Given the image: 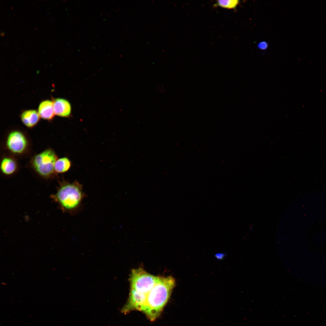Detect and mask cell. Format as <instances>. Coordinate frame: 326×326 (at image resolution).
<instances>
[{"instance_id":"obj_1","label":"cell","mask_w":326,"mask_h":326,"mask_svg":"<svg viewBox=\"0 0 326 326\" xmlns=\"http://www.w3.org/2000/svg\"><path fill=\"white\" fill-rule=\"evenodd\" d=\"M175 285V280L172 276H158L154 286L147 294L141 310L151 321L159 316Z\"/></svg>"},{"instance_id":"obj_4","label":"cell","mask_w":326,"mask_h":326,"mask_svg":"<svg viewBox=\"0 0 326 326\" xmlns=\"http://www.w3.org/2000/svg\"><path fill=\"white\" fill-rule=\"evenodd\" d=\"M158 277L140 268L133 269L130 278V290L147 294L155 284Z\"/></svg>"},{"instance_id":"obj_8","label":"cell","mask_w":326,"mask_h":326,"mask_svg":"<svg viewBox=\"0 0 326 326\" xmlns=\"http://www.w3.org/2000/svg\"><path fill=\"white\" fill-rule=\"evenodd\" d=\"M38 112L42 118L48 120H52L55 115L53 101L46 100L42 101L39 106Z\"/></svg>"},{"instance_id":"obj_10","label":"cell","mask_w":326,"mask_h":326,"mask_svg":"<svg viewBox=\"0 0 326 326\" xmlns=\"http://www.w3.org/2000/svg\"><path fill=\"white\" fill-rule=\"evenodd\" d=\"M17 168L16 161L11 157H5L1 161V170L5 175H9L13 174L16 171Z\"/></svg>"},{"instance_id":"obj_5","label":"cell","mask_w":326,"mask_h":326,"mask_svg":"<svg viewBox=\"0 0 326 326\" xmlns=\"http://www.w3.org/2000/svg\"><path fill=\"white\" fill-rule=\"evenodd\" d=\"M28 145L26 136L20 131H13L8 136L6 145L8 149L13 153L20 154L23 153L27 149Z\"/></svg>"},{"instance_id":"obj_3","label":"cell","mask_w":326,"mask_h":326,"mask_svg":"<svg viewBox=\"0 0 326 326\" xmlns=\"http://www.w3.org/2000/svg\"><path fill=\"white\" fill-rule=\"evenodd\" d=\"M57 159L54 151L48 149L35 155L32 159L31 165L39 175L48 178L54 173L55 164Z\"/></svg>"},{"instance_id":"obj_7","label":"cell","mask_w":326,"mask_h":326,"mask_svg":"<svg viewBox=\"0 0 326 326\" xmlns=\"http://www.w3.org/2000/svg\"><path fill=\"white\" fill-rule=\"evenodd\" d=\"M53 102V107L55 114L64 117L70 116L72 112L71 105L67 100L62 98L55 99Z\"/></svg>"},{"instance_id":"obj_9","label":"cell","mask_w":326,"mask_h":326,"mask_svg":"<svg viewBox=\"0 0 326 326\" xmlns=\"http://www.w3.org/2000/svg\"><path fill=\"white\" fill-rule=\"evenodd\" d=\"M40 117L38 112L35 110L24 111L21 115L22 123L29 128H32L36 126L40 120Z\"/></svg>"},{"instance_id":"obj_11","label":"cell","mask_w":326,"mask_h":326,"mask_svg":"<svg viewBox=\"0 0 326 326\" xmlns=\"http://www.w3.org/2000/svg\"><path fill=\"white\" fill-rule=\"evenodd\" d=\"M71 166V161L68 158L62 157L56 161L54 166L55 171L58 173H64L70 169Z\"/></svg>"},{"instance_id":"obj_6","label":"cell","mask_w":326,"mask_h":326,"mask_svg":"<svg viewBox=\"0 0 326 326\" xmlns=\"http://www.w3.org/2000/svg\"><path fill=\"white\" fill-rule=\"evenodd\" d=\"M147 295L130 290L128 301L122 309V312L126 313L134 310L141 311L145 302Z\"/></svg>"},{"instance_id":"obj_14","label":"cell","mask_w":326,"mask_h":326,"mask_svg":"<svg viewBox=\"0 0 326 326\" xmlns=\"http://www.w3.org/2000/svg\"><path fill=\"white\" fill-rule=\"evenodd\" d=\"M225 256V254L223 253H217L215 254V257L218 260H222Z\"/></svg>"},{"instance_id":"obj_2","label":"cell","mask_w":326,"mask_h":326,"mask_svg":"<svg viewBox=\"0 0 326 326\" xmlns=\"http://www.w3.org/2000/svg\"><path fill=\"white\" fill-rule=\"evenodd\" d=\"M85 196L82 185L78 182L62 181L51 197L63 211L74 215L79 211Z\"/></svg>"},{"instance_id":"obj_12","label":"cell","mask_w":326,"mask_h":326,"mask_svg":"<svg viewBox=\"0 0 326 326\" xmlns=\"http://www.w3.org/2000/svg\"><path fill=\"white\" fill-rule=\"evenodd\" d=\"M240 1L234 0H219L216 1L214 5L228 9H234L239 5Z\"/></svg>"},{"instance_id":"obj_13","label":"cell","mask_w":326,"mask_h":326,"mask_svg":"<svg viewBox=\"0 0 326 326\" xmlns=\"http://www.w3.org/2000/svg\"><path fill=\"white\" fill-rule=\"evenodd\" d=\"M257 47L258 49L260 50H265L268 48V44L266 41H263L258 43Z\"/></svg>"}]
</instances>
